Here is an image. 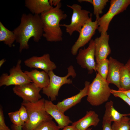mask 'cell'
I'll return each instance as SVG.
<instances>
[{
    "mask_svg": "<svg viewBox=\"0 0 130 130\" xmlns=\"http://www.w3.org/2000/svg\"><path fill=\"white\" fill-rule=\"evenodd\" d=\"M16 42L19 44V52L29 48L28 42L33 38L34 41L38 42L43 36V25L40 15L29 13L23 14L19 25L13 31Z\"/></svg>",
    "mask_w": 130,
    "mask_h": 130,
    "instance_id": "1",
    "label": "cell"
},
{
    "mask_svg": "<svg viewBox=\"0 0 130 130\" xmlns=\"http://www.w3.org/2000/svg\"><path fill=\"white\" fill-rule=\"evenodd\" d=\"M61 3L40 15L44 33L43 36L49 42H57L63 40V32L60 21L65 19L67 15L61 9Z\"/></svg>",
    "mask_w": 130,
    "mask_h": 130,
    "instance_id": "2",
    "label": "cell"
},
{
    "mask_svg": "<svg viewBox=\"0 0 130 130\" xmlns=\"http://www.w3.org/2000/svg\"><path fill=\"white\" fill-rule=\"evenodd\" d=\"M45 101L42 98L34 102H23L21 104L26 109L28 118L22 126V130H33L43 122L52 120L45 110Z\"/></svg>",
    "mask_w": 130,
    "mask_h": 130,
    "instance_id": "3",
    "label": "cell"
},
{
    "mask_svg": "<svg viewBox=\"0 0 130 130\" xmlns=\"http://www.w3.org/2000/svg\"><path fill=\"white\" fill-rule=\"evenodd\" d=\"M109 84L98 73L90 84L87 100L93 106H98L107 101L111 94Z\"/></svg>",
    "mask_w": 130,
    "mask_h": 130,
    "instance_id": "4",
    "label": "cell"
},
{
    "mask_svg": "<svg viewBox=\"0 0 130 130\" xmlns=\"http://www.w3.org/2000/svg\"><path fill=\"white\" fill-rule=\"evenodd\" d=\"M67 69L68 74L64 77L56 75L53 71H50L48 73L49 83L47 87L42 89V93L46 95L48 98H50L52 101L56 100L59 90L63 85L72 83V81L70 78L68 79V78L71 76L74 78L76 76V74L72 65H70Z\"/></svg>",
    "mask_w": 130,
    "mask_h": 130,
    "instance_id": "5",
    "label": "cell"
},
{
    "mask_svg": "<svg viewBox=\"0 0 130 130\" xmlns=\"http://www.w3.org/2000/svg\"><path fill=\"white\" fill-rule=\"evenodd\" d=\"M73 11L70 23L68 25L60 24L61 26L65 27L66 32L70 35L76 31L79 33L83 26L92 19V15L90 17V12L86 10L82 9L80 5L75 4L72 5H67Z\"/></svg>",
    "mask_w": 130,
    "mask_h": 130,
    "instance_id": "6",
    "label": "cell"
},
{
    "mask_svg": "<svg viewBox=\"0 0 130 130\" xmlns=\"http://www.w3.org/2000/svg\"><path fill=\"white\" fill-rule=\"evenodd\" d=\"M110 2L107 12L97 20L98 25L97 29L100 33L107 32L113 18L125 10L130 5V0H111Z\"/></svg>",
    "mask_w": 130,
    "mask_h": 130,
    "instance_id": "7",
    "label": "cell"
},
{
    "mask_svg": "<svg viewBox=\"0 0 130 130\" xmlns=\"http://www.w3.org/2000/svg\"><path fill=\"white\" fill-rule=\"evenodd\" d=\"M21 60L17 61L16 65L11 68L9 74L3 73L0 77V86L20 85L32 83L31 79L21 69Z\"/></svg>",
    "mask_w": 130,
    "mask_h": 130,
    "instance_id": "8",
    "label": "cell"
},
{
    "mask_svg": "<svg viewBox=\"0 0 130 130\" xmlns=\"http://www.w3.org/2000/svg\"><path fill=\"white\" fill-rule=\"evenodd\" d=\"M98 27L97 20L92 21V19L86 23L79 32V36L71 49V52L76 55L80 48L84 46L91 40Z\"/></svg>",
    "mask_w": 130,
    "mask_h": 130,
    "instance_id": "9",
    "label": "cell"
},
{
    "mask_svg": "<svg viewBox=\"0 0 130 130\" xmlns=\"http://www.w3.org/2000/svg\"><path fill=\"white\" fill-rule=\"evenodd\" d=\"M76 57L78 63L82 68L87 69L88 73L91 74L94 70L96 71V63L95 61V43L91 39L86 48L79 49Z\"/></svg>",
    "mask_w": 130,
    "mask_h": 130,
    "instance_id": "10",
    "label": "cell"
},
{
    "mask_svg": "<svg viewBox=\"0 0 130 130\" xmlns=\"http://www.w3.org/2000/svg\"><path fill=\"white\" fill-rule=\"evenodd\" d=\"M41 89L33 83H30L15 86L13 90L14 93L23 99V102H34L41 99L40 92Z\"/></svg>",
    "mask_w": 130,
    "mask_h": 130,
    "instance_id": "11",
    "label": "cell"
},
{
    "mask_svg": "<svg viewBox=\"0 0 130 130\" xmlns=\"http://www.w3.org/2000/svg\"><path fill=\"white\" fill-rule=\"evenodd\" d=\"M25 65L30 68L42 69L48 73L57 68L55 63L50 59V54L46 53L38 57L33 56L24 61Z\"/></svg>",
    "mask_w": 130,
    "mask_h": 130,
    "instance_id": "12",
    "label": "cell"
},
{
    "mask_svg": "<svg viewBox=\"0 0 130 130\" xmlns=\"http://www.w3.org/2000/svg\"><path fill=\"white\" fill-rule=\"evenodd\" d=\"M109 35L107 32L101 33L100 36L94 40L95 57L96 63L107 58L110 53L111 50L109 43Z\"/></svg>",
    "mask_w": 130,
    "mask_h": 130,
    "instance_id": "13",
    "label": "cell"
},
{
    "mask_svg": "<svg viewBox=\"0 0 130 130\" xmlns=\"http://www.w3.org/2000/svg\"><path fill=\"white\" fill-rule=\"evenodd\" d=\"M45 106L46 112L54 119L60 129L72 123L69 117L60 111L51 101L45 100Z\"/></svg>",
    "mask_w": 130,
    "mask_h": 130,
    "instance_id": "14",
    "label": "cell"
},
{
    "mask_svg": "<svg viewBox=\"0 0 130 130\" xmlns=\"http://www.w3.org/2000/svg\"><path fill=\"white\" fill-rule=\"evenodd\" d=\"M89 82L85 81L84 88L80 90L77 94L70 97L65 99L56 105L58 109L64 113L65 111L79 103L84 97L87 96L89 85Z\"/></svg>",
    "mask_w": 130,
    "mask_h": 130,
    "instance_id": "15",
    "label": "cell"
},
{
    "mask_svg": "<svg viewBox=\"0 0 130 130\" xmlns=\"http://www.w3.org/2000/svg\"><path fill=\"white\" fill-rule=\"evenodd\" d=\"M109 68L106 79L109 83L113 84L121 89L120 84V71L124 64L110 57L109 58Z\"/></svg>",
    "mask_w": 130,
    "mask_h": 130,
    "instance_id": "16",
    "label": "cell"
},
{
    "mask_svg": "<svg viewBox=\"0 0 130 130\" xmlns=\"http://www.w3.org/2000/svg\"><path fill=\"white\" fill-rule=\"evenodd\" d=\"M100 121L98 115L94 111H87L85 116L72 123L76 130H86L90 126H97Z\"/></svg>",
    "mask_w": 130,
    "mask_h": 130,
    "instance_id": "17",
    "label": "cell"
},
{
    "mask_svg": "<svg viewBox=\"0 0 130 130\" xmlns=\"http://www.w3.org/2000/svg\"><path fill=\"white\" fill-rule=\"evenodd\" d=\"M24 72L37 87L42 89L48 85L50 81L48 73L35 69L30 71H26Z\"/></svg>",
    "mask_w": 130,
    "mask_h": 130,
    "instance_id": "18",
    "label": "cell"
},
{
    "mask_svg": "<svg viewBox=\"0 0 130 130\" xmlns=\"http://www.w3.org/2000/svg\"><path fill=\"white\" fill-rule=\"evenodd\" d=\"M25 5L32 14L38 15L53 7L48 0H26Z\"/></svg>",
    "mask_w": 130,
    "mask_h": 130,
    "instance_id": "19",
    "label": "cell"
},
{
    "mask_svg": "<svg viewBox=\"0 0 130 130\" xmlns=\"http://www.w3.org/2000/svg\"><path fill=\"white\" fill-rule=\"evenodd\" d=\"M105 110L103 119V121L111 122L119 120L122 117L130 116V113L121 114L114 108L113 102L111 100L107 102L105 104Z\"/></svg>",
    "mask_w": 130,
    "mask_h": 130,
    "instance_id": "20",
    "label": "cell"
},
{
    "mask_svg": "<svg viewBox=\"0 0 130 130\" xmlns=\"http://www.w3.org/2000/svg\"><path fill=\"white\" fill-rule=\"evenodd\" d=\"M16 39L13 32L8 29L0 21V41L3 42L4 44L11 47Z\"/></svg>",
    "mask_w": 130,
    "mask_h": 130,
    "instance_id": "21",
    "label": "cell"
},
{
    "mask_svg": "<svg viewBox=\"0 0 130 130\" xmlns=\"http://www.w3.org/2000/svg\"><path fill=\"white\" fill-rule=\"evenodd\" d=\"M120 84L121 89L118 90L119 91L127 90L130 89V72L124 65L120 70Z\"/></svg>",
    "mask_w": 130,
    "mask_h": 130,
    "instance_id": "22",
    "label": "cell"
},
{
    "mask_svg": "<svg viewBox=\"0 0 130 130\" xmlns=\"http://www.w3.org/2000/svg\"><path fill=\"white\" fill-rule=\"evenodd\" d=\"M78 2H87L91 4L93 6V14L95 15L96 19L98 20L100 17L99 15L102 13L103 10L108 0H78Z\"/></svg>",
    "mask_w": 130,
    "mask_h": 130,
    "instance_id": "23",
    "label": "cell"
},
{
    "mask_svg": "<svg viewBox=\"0 0 130 130\" xmlns=\"http://www.w3.org/2000/svg\"><path fill=\"white\" fill-rule=\"evenodd\" d=\"M109 60L107 58L102 60L96 63V71L104 79L106 80L109 68Z\"/></svg>",
    "mask_w": 130,
    "mask_h": 130,
    "instance_id": "24",
    "label": "cell"
},
{
    "mask_svg": "<svg viewBox=\"0 0 130 130\" xmlns=\"http://www.w3.org/2000/svg\"><path fill=\"white\" fill-rule=\"evenodd\" d=\"M130 118L123 117L119 120L114 122L111 125V128L112 130H130Z\"/></svg>",
    "mask_w": 130,
    "mask_h": 130,
    "instance_id": "25",
    "label": "cell"
},
{
    "mask_svg": "<svg viewBox=\"0 0 130 130\" xmlns=\"http://www.w3.org/2000/svg\"><path fill=\"white\" fill-rule=\"evenodd\" d=\"M60 129L52 120L43 122L33 130H60Z\"/></svg>",
    "mask_w": 130,
    "mask_h": 130,
    "instance_id": "26",
    "label": "cell"
},
{
    "mask_svg": "<svg viewBox=\"0 0 130 130\" xmlns=\"http://www.w3.org/2000/svg\"><path fill=\"white\" fill-rule=\"evenodd\" d=\"M8 114L13 124L16 126H22L25 123L20 118L18 110L9 112Z\"/></svg>",
    "mask_w": 130,
    "mask_h": 130,
    "instance_id": "27",
    "label": "cell"
},
{
    "mask_svg": "<svg viewBox=\"0 0 130 130\" xmlns=\"http://www.w3.org/2000/svg\"><path fill=\"white\" fill-rule=\"evenodd\" d=\"M110 92L114 96L120 98L130 106V99L122 92L113 89H110Z\"/></svg>",
    "mask_w": 130,
    "mask_h": 130,
    "instance_id": "28",
    "label": "cell"
},
{
    "mask_svg": "<svg viewBox=\"0 0 130 130\" xmlns=\"http://www.w3.org/2000/svg\"><path fill=\"white\" fill-rule=\"evenodd\" d=\"M19 115L22 121L24 123L28 120V114L25 107L22 105L18 110Z\"/></svg>",
    "mask_w": 130,
    "mask_h": 130,
    "instance_id": "29",
    "label": "cell"
},
{
    "mask_svg": "<svg viewBox=\"0 0 130 130\" xmlns=\"http://www.w3.org/2000/svg\"><path fill=\"white\" fill-rule=\"evenodd\" d=\"M0 130H10L5 124L3 111L1 107L0 108Z\"/></svg>",
    "mask_w": 130,
    "mask_h": 130,
    "instance_id": "30",
    "label": "cell"
},
{
    "mask_svg": "<svg viewBox=\"0 0 130 130\" xmlns=\"http://www.w3.org/2000/svg\"><path fill=\"white\" fill-rule=\"evenodd\" d=\"M111 123L110 122L103 120V130H112L111 128Z\"/></svg>",
    "mask_w": 130,
    "mask_h": 130,
    "instance_id": "31",
    "label": "cell"
},
{
    "mask_svg": "<svg viewBox=\"0 0 130 130\" xmlns=\"http://www.w3.org/2000/svg\"><path fill=\"white\" fill-rule=\"evenodd\" d=\"M60 0H49V2L50 5L52 6V5L55 6L61 3Z\"/></svg>",
    "mask_w": 130,
    "mask_h": 130,
    "instance_id": "32",
    "label": "cell"
},
{
    "mask_svg": "<svg viewBox=\"0 0 130 130\" xmlns=\"http://www.w3.org/2000/svg\"><path fill=\"white\" fill-rule=\"evenodd\" d=\"M62 130H76L72 125H67Z\"/></svg>",
    "mask_w": 130,
    "mask_h": 130,
    "instance_id": "33",
    "label": "cell"
},
{
    "mask_svg": "<svg viewBox=\"0 0 130 130\" xmlns=\"http://www.w3.org/2000/svg\"><path fill=\"white\" fill-rule=\"evenodd\" d=\"M12 130H22V126H16L13 124L11 126Z\"/></svg>",
    "mask_w": 130,
    "mask_h": 130,
    "instance_id": "34",
    "label": "cell"
},
{
    "mask_svg": "<svg viewBox=\"0 0 130 130\" xmlns=\"http://www.w3.org/2000/svg\"><path fill=\"white\" fill-rule=\"evenodd\" d=\"M120 91H121L124 93L128 98L130 99V89L127 90Z\"/></svg>",
    "mask_w": 130,
    "mask_h": 130,
    "instance_id": "35",
    "label": "cell"
},
{
    "mask_svg": "<svg viewBox=\"0 0 130 130\" xmlns=\"http://www.w3.org/2000/svg\"><path fill=\"white\" fill-rule=\"evenodd\" d=\"M125 65L127 67L130 72V58Z\"/></svg>",
    "mask_w": 130,
    "mask_h": 130,
    "instance_id": "36",
    "label": "cell"
},
{
    "mask_svg": "<svg viewBox=\"0 0 130 130\" xmlns=\"http://www.w3.org/2000/svg\"><path fill=\"white\" fill-rule=\"evenodd\" d=\"M6 61V60L4 58H3L0 60V67H1L4 63Z\"/></svg>",
    "mask_w": 130,
    "mask_h": 130,
    "instance_id": "37",
    "label": "cell"
},
{
    "mask_svg": "<svg viewBox=\"0 0 130 130\" xmlns=\"http://www.w3.org/2000/svg\"><path fill=\"white\" fill-rule=\"evenodd\" d=\"M92 129V128H89L88 129H86V130H91Z\"/></svg>",
    "mask_w": 130,
    "mask_h": 130,
    "instance_id": "38",
    "label": "cell"
},
{
    "mask_svg": "<svg viewBox=\"0 0 130 130\" xmlns=\"http://www.w3.org/2000/svg\"><path fill=\"white\" fill-rule=\"evenodd\" d=\"M129 123L130 127V121H129Z\"/></svg>",
    "mask_w": 130,
    "mask_h": 130,
    "instance_id": "39",
    "label": "cell"
},
{
    "mask_svg": "<svg viewBox=\"0 0 130 130\" xmlns=\"http://www.w3.org/2000/svg\"></svg>",
    "mask_w": 130,
    "mask_h": 130,
    "instance_id": "40",
    "label": "cell"
}]
</instances>
